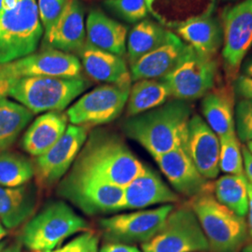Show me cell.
<instances>
[{
    "mask_svg": "<svg viewBox=\"0 0 252 252\" xmlns=\"http://www.w3.org/2000/svg\"><path fill=\"white\" fill-rule=\"evenodd\" d=\"M191 116L192 108L187 101L174 99L128 118L123 128L129 138L155 158L185 146Z\"/></svg>",
    "mask_w": 252,
    "mask_h": 252,
    "instance_id": "6da1fadb",
    "label": "cell"
},
{
    "mask_svg": "<svg viewBox=\"0 0 252 252\" xmlns=\"http://www.w3.org/2000/svg\"><path fill=\"white\" fill-rule=\"evenodd\" d=\"M84 144L74 168L93 173L124 189L145 170L144 164L116 135L94 132Z\"/></svg>",
    "mask_w": 252,
    "mask_h": 252,
    "instance_id": "7a4b0ae2",
    "label": "cell"
},
{
    "mask_svg": "<svg viewBox=\"0 0 252 252\" xmlns=\"http://www.w3.org/2000/svg\"><path fill=\"white\" fill-rule=\"evenodd\" d=\"M42 33L36 0H5L0 10V64L33 54Z\"/></svg>",
    "mask_w": 252,
    "mask_h": 252,
    "instance_id": "3957f363",
    "label": "cell"
},
{
    "mask_svg": "<svg viewBox=\"0 0 252 252\" xmlns=\"http://www.w3.org/2000/svg\"><path fill=\"white\" fill-rule=\"evenodd\" d=\"M198 219L212 252H239L248 239V225L242 217L221 205L213 192L192 197L189 205Z\"/></svg>",
    "mask_w": 252,
    "mask_h": 252,
    "instance_id": "277c9868",
    "label": "cell"
},
{
    "mask_svg": "<svg viewBox=\"0 0 252 252\" xmlns=\"http://www.w3.org/2000/svg\"><path fill=\"white\" fill-rule=\"evenodd\" d=\"M89 230L88 222L67 204L53 201L27 222L21 242L33 252H51L69 236Z\"/></svg>",
    "mask_w": 252,
    "mask_h": 252,
    "instance_id": "5b68a950",
    "label": "cell"
},
{
    "mask_svg": "<svg viewBox=\"0 0 252 252\" xmlns=\"http://www.w3.org/2000/svg\"><path fill=\"white\" fill-rule=\"evenodd\" d=\"M89 86L90 82L81 76L77 78L27 77L15 82L9 92V96L34 114L60 111Z\"/></svg>",
    "mask_w": 252,
    "mask_h": 252,
    "instance_id": "8992f818",
    "label": "cell"
},
{
    "mask_svg": "<svg viewBox=\"0 0 252 252\" xmlns=\"http://www.w3.org/2000/svg\"><path fill=\"white\" fill-rule=\"evenodd\" d=\"M58 192L88 215L123 210L125 189L90 172L73 167L60 183Z\"/></svg>",
    "mask_w": 252,
    "mask_h": 252,
    "instance_id": "52a82bcc",
    "label": "cell"
},
{
    "mask_svg": "<svg viewBox=\"0 0 252 252\" xmlns=\"http://www.w3.org/2000/svg\"><path fill=\"white\" fill-rule=\"evenodd\" d=\"M141 248L143 252H205L209 245L191 207L183 206L173 208L162 228Z\"/></svg>",
    "mask_w": 252,
    "mask_h": 252,
    "instance_id": "ba28073f",
    "label": "cell"
},
{
    "mask_svg": "<svg viewBox=\"0 0 252 252\" xmlns=\"http://www.w3.org/2000/svg\"><path fill=\"white\" fill-rule=\"evenodd\" d=\"M222 59L228 82L234 81L252 46V0L226 8L222 14Z\"/></svg>",
    "mask_w": 252,
    "mask_h": 252,
    "instance_id": "9c48e42d",
    "label": "cell"
},
{
    "mask_svg": "<svg viewBox=\"0 0 252 252\" xmlns=\"http://www.w3.org/2000/svg\"><path fill=\"white\" fill-rule=\"evenodd\" d=\"M131 85L105 84L84 94L66 111L74 126H100L117 119L127 104Z\"/></svg>",
    "mask_w": 252,
    "mask_h": 252,
    "instance_id": "30bf717a",
    "label": "cell"
},
{
    "mask_svg": "<svg viewBox=\"0 0 252 252\" xmlns=\"http://www.w3.org/2000/svg\"><path fill=\"white\" fill-rule=\"evenodd\" d=\"M219 62L216 57L205 56L192 51L188 57L167 76L164 81L171 97L182 101L203 98L216 86Z\"/></svg>",
    "mask_w": 252,
    "mask_h": 252,
    "instance_id": "8fae6325",
    "label": "cell"
},
{
    "mask_svg": "<svg viewBox=\"0 0 252 252\" xmlns=\"http://www.w3.org/2000/svg\"><path fill=\"white\" fill-rule=\"evenodd\" d=\"M172 205L101 219L98 222L108 242L132 245L152 239L173 210Z\"/></svg>",
    "mask_w": 252,
    "mask_h": 252,
    "instance_id": "7c38bea8",
    "label": "cell"
},
{
    "mask_svg": "<svg viewBox=\"0 0 252 252\" xmlns=\"http://www.w3.org/2000/svg\"><path fill=\"white\" fill-rule=\"evenodd\" d=\"M81 63L71 54L50 50L32 54L10 63L0 64V75L19 80L27 77H81Z\"/></svg>",
    "mask_w": 252,
    "mask_h": 252,
    "instance_id": "4fadbf2b",
    "label": "cell"
},
{
    "mask_svg": "<svg viewBox=\"0 0 252 252\" xmlns=\"http://www.w3.org/2000/svg\"><path fill=\"white\" fill-rule=\"evenodd\" d=\"M86 139L87 131L84 127L70 125L48 152L37 157L35 175L40 187H52L63 177L77 158Z\"/></svg>",
    "mask_w": 252,
    "mask_h": 252,
    "instance_id": "5bb4252c",
    "label": "cell"
},
{
    "mask_svg": "<svg viewBox=\"0 0 252 252\" xmlns=\"http://www.w3.org/2000/svg\"><path fill=\"white\" fill-rule=\"evenodd\" d=\"M154 160L172 187L180 194L192 198L204 192L214 191V184L202 176L184 147L157 156Z\"/></svg>",
    "mask_w": 252,
    "mask_h": 252,
    "instance_id": "9a60e30c",
    "label": "cell"
},
{
    "mask_svg": "<svg viewBox=\"0 0 252 252\" xmlns=\"http://www.w3.org/2000/svg\"><path fill=\"white\" fill-rule=\"evenodd\" d=\"M220 137L197 114L189 120L185 151L198 171L207 180H215L220 173Z\"/></svg>",
    "mask_w": 252,
    "mask_h": 252,
    "instance_id": "2e32d148",
    "label": "cell"
},
{
    "mask_svg": "<svg viewBox=\"0 0 252 252\" xmlns=\"http://www.w3.org/2000/svg\"><path fill=\"white\" fill-rule=\"evenodd\" d=\"M180 38L199 54L216 57L222 46V26L212 9L173 25Z\"/></svg>",
    "mask_w": 252,
    "mask_h": 252,
    "instance_id": "e0dca14e",
    "label": "cell"
},
{
    "mask_svg": "<svg viewBox=\"0 0 252 252\" xmlns=\"http://www.w3.org/2000/svg\"><path fill=\"white\" fill-rule=\"evenodd\" d=\"M192 51L191 47L184 43L178 36L171 42L146 54L131 64L132 81L164 78L185 60Z\"/></svg>",
    "mask_w": 252,
    "mask_h": 252,
    "instance_id": "ac0fdd59",
    "label": "cell"
},
{
    "mask_svg": "<svg viewBox=\"0 0 252 252\" xmlns=\"http://www.w3.org/2000/svg\"><path fill=\"white\" fill-rule=\"evenodd\" d=\"M84 9L80 0H69L60 18L45 34L47 45L69 54L81 52L85 45Z\"/></svg>",
    "mask_w": 252,
    "mask_h": 252,
    "instance_id": "d6986e66",
    "label": "cell"
},
{
    "mask_svg": "<svg viewBox=\"0 0 252 252\" xmlns=\"http://www.w3.org/2000/svg\"><path fill=\"white\" fill-rule=\"evenodd\" d=\"M178 201V194L167 186L159 174L146 166L143 173L125 188L123 210L142 209Z\"/></svg>",
    "mask_w": 252,
    "mask_h": 252,
    "instance_id": "ffe728a7",
    "label": "cell"
},
{
    "mask_svg": "<svg viewBox=\"0 0 252 252\" xmlns=\"http://www.w3.org/2000/svg\"><path fill=\"white\" fill-rule=\"evenodd\" d=\"M234 98V86L230 82L215 86L202 98L204 120L220 138L236 134Z\"/></svg>",
    "mask_w": 252,
    "mask_h": 252,
    "instance_id": "44dd1931",
    "label": "cell"
},
{
    "mask_svg": "<svg viewBox=\"0 0 252 252\" xmlns=\"http://www.w3.org/2000/svg\"><path fill=\"white\" fill-rule=\"evenodd\" d=\"M80 54L82 66L93 80L108 84L131 85L130 70L121 56L102 51L88 43H85Z\"/></svg>",
    "mask_w": 252,
    "mask_h": 252,
    "instance_id": "7402d4cb",
    "label": "cell"
},
{
    "mask_svg": "<svg viewBox=\"0 0 252 252\" xmlns=\"http://www.w3.org/2000/svg\"><path fill=\"white\" fill-rule=\"evenodd\" d=\"M127 27L99 10H92L86 22L87 43L99 50L124 55L126 52Z\"/></svg>",
    "mask_w": 252,
    "mask_h": 252,
    "instance_id": "603a6c76",
    "label": "cell"
},
{
    "mask_svg": "<svg viewBox=\"0 0 252 252\" xmlns=\"http://www.w3.org/2000/svg\"><path fill=\"white\" fill-rule=\"evenodd\" d=\"M66 126V115L58 111H50L36 118L23 137L24 150L32 156L44 154L62 137Z\"/></svg>",
    "mask_w": 252,
    "mask_h": 252,
    "instance_id": "cb8c5ba5",
    "label": "cell"
},
{
    "mask_svg": "<svg viewBox=\"0 0 252 252\" xmlns=\"http://www.w3.org/2000/svg\"><path fill=\"white\" fill-rule=\"evenodd\" d=\"M37 204L33 185L9 188L0 186V220L8 229H14L33 215Z\"/></svg>",
    "mask_w": 252,
    "mask_h": 252,
    "instance_id": "d4e9b609",
    "label": "cell"
},
{
    "mask_svg": "<svg viewBox=\"0 0 252 252\" xmlns=\"http://www.w3.org/2000/svg\"><path fill=\"white\" fill-rule=\"evenodd\" d=\"M177 37L171 31L150 20L138 23L127 36V56L130 65Z\"/></svg>",
    "mask_w": 252,
    "mask_h": 252,
    "instance_id": "484cf974",
    "label": "cell"
},
{
    "mask_svg": "<svg viewBox=\"0 0 252 252\" xmlns=\"http://www.w3.org/2000/svg\"><path fill=\"white\" fill-rule=\"evenodd\" d=\"M171 97L167 84L162 80H141L131 86L127 100L128 118L158 108Z\"/></svg>",
    "mask_w": 252,
    "mask_h": 252,
    "instance_id": "4316f807",
    "label": "cell"
},
{
    "mask_svg": "<svg viewBox=\"0 0 252 252\" xmlns=\"http://www.w3.org/2000/svg\"><path fill=\"white\" fill-rule=\"evenodd\" d=\"M248 180L245 176L224 175L214 183V196L236 215L245 218L249 211Z\"/></svg>",
    "mask_w": 252,
    "mask_h": 252,
    "instance_id": "83f0119b",
    "label": "cell"
},
{
    "mask_svg": "<svg viewBox=\"0 0 252 252\" xmlns=\"http://www.w3.org/2000/svg\"><path fill=\"white\" fill-rule=\"evenodd\" d=\"M33 118L23 105L0 98V153L9 149Z\"/></svg>",
    "mask_w": 252,
    "mask_h": 252,
    "instance_id": "f1b7e54d",
    "label": "cell"
},
{
    "mask_svg": "<svg viewBox=\"0 0 252 252\" xmlns=\"http://www.w3.org/2000/svg\"><path fill=\"white\" fill-rule=\"evenodd\" d=\"M35 175V166L23 155L0 153V186L15 188L25 185Z\"/></svg>",
    "mask_w": 252,
    "mask_h": 252,
    "instance_id": "f546056e",
    "label": "cell"
},
{
    "mask_svg": "<svg viewBox=\"0 0 252 252\" xmlns=\"http://www.w3.org/2000/svg\"><path fill=\"white\" fill-rule=\"evenodd\" d=\"M220 171L226 175H244L242 146L236 134L220 138Z\"/></svg>",
    "mask_w": 252,
    "mask_h": 252,
    "instance_id": "4dcf8cb0",
    "label": "cell"
},
{
    "mask_svg": "<svg viewBox=\"0 0 252 252\" xmlns=\"http://www.w3.org/2000/svg\"><path fill=\"white\" fill-rule=\"evenodd\" d=\"M105 5L129 23L141 21L149 13L146 0H105Z\"/></svg>",
    "mask_w": 252,
    "mask_h": 252,
    "instance_id": "1f68e13d",
    "label": "cell"
},
{
    "mask_svg": "<svg viewBox=\"0 0 252 252\" xmlns=\"http://www.w3.org/2000/svg\"><path fill=\"white\" fill-rule=\"evenodd\" d=\"M235 133L243 143L252 141V101L241 99L235 106Z\"/></svg>",
    "mask_w": 252,
    "mask_h": 252,
    "instance_id": "d6a6232c",
    "label": "cell"
},
{
    "mask_svg": "<svg viewBox=\"0 0 252 252\" xmlns=\"http://www.w3.org/2000/svg\"><path fill=\"white\" fill-rule=\"evenodd\" d=\"M69 0H36L39 18L45 34L60 18Z\"/></svg>",
    "mask_w": 252,
    "mask_h": 252,
    "instance_id": "836d02e7",
    "label": "cell"
},
{
    "mask_svg": "<svg viewBox=\"0 0 252 252\" xmlns=\"http://www.w3.org/2000/svg\"><path fill=\"white\" fill-rule=\"evenodd\" d=\"M51 252H99V238L89 230Z\"/></svg>",
    "mask_w": 252,
    "mask_h": 252,
    "instance_id": "e575fe53",
    "label": "cell"
},
{
    "mask_svg": "<svg viewBox=\"0 0 252 252\" xmlns=\"http://www.w3.org/2000/svg\"><path fill=\"white\" fill-rule=\"evenodd\" d=\"M233 86L235 94H238L242 99L252 101V78L243 74L238 75L234 81Z\"/></svg>",
    "mask_w": 252,
    "mask_h": 252,
    "instance_id": "d590c367",
    "label": "cell"
},
{
    "mask_svg": "<svg viewBox=\"0 0 252 252\" xmlns=\"http://www.w3.org/2000/svg\"><path fill=\"white\" fill-rule=\"evenodd\" d=\"M99 252H141L135 246L123 243H112L108 242L105 244Z\"/></svg>",
    "mask_w": 252,
    "mask_h": 252,
    "instance_id": "8d00e7d4",
    "label": "cell"
},
{
    "mask_svg": "<svg viewBox=\"0 0 252 252\" xmlns=\"http://www.w3.org/2000/svg\"><path fill=\"white\" fill-rule=\"evenodd\" d=\"M242 154L244 161V176L248 182L252 185V154L246 148L242 146Z\"/></svg>",
    "mask_w": 252,
    "mask_h": 252,
    "instance_id": "74e56055",
    "label": "cell"
},
{
    "mask_svg": "<svg viewBox=\"0 0 252 252\" xmlns=\"http://www.w3.org/2000/svg\"><path fill=\"white\" fill-rule=\"evenodd\" d=\"M17 81L18 80L6 78L0 75V98H6L7 96H9V92Z\"/></svg>",
    "mask_w": 252,
    "mask_h": 252,
    "instance_id": "f35d334b",
    "label": "cell"
},
{
    "mask_svg": "<svg viewBox=\"0 0 252 252\" xmlns=\"http://www.w3.org/2000/svg\"><path fill=\"white\" fill-rule=\"evenodd\" d=\"M248 189H249V211H248V232L251 234L252 237V185L248 184Z\"/></svg>",
    "mask_w": 252,
    "mask_h": 252,
    "instance_id": "ab89813d",
    "label": "cell"
},
{
    "mask_svg": "<svg viewBox=\"0 0 252 252\" xmlns=\"http://www.w3.org/2000/svg\"><path fill=\"white\" fill-rule=\"evenodd\" d=\"M0 252H22V242L16 241L9 247L3 249Z\"/></svg>",
    "mask_w": 252,
    "mask_h": 252,
    "instance_id": "60d3db41",
    "label": "cell"
},
{
    "mask_svg": "<svg viewBox=\"0 0 252 252\" xmlns=\"http://www.w3.org/2000/svg\"><path fill=\"white\" fill-rule=\"evenodd\" d=\"M243 75L252 78V57L244 63Z\"/></svg>",
    "mask_w": 252,
    "mask_h": 252,
    "instance_id": "b9f144b4",
    "label": "cell"
},
{
    "mask_svg": "<svg viewBox=\"0 0 252 252\" xmlns=\"http://www.w3.org/2000/svg\"><path fill=\"white\" fill-rule=\"evenodd\" d=\"M154 2H155V0H146V4H147V7H148V9H149V12H151V13L153 14L159 21L162 22V19L161 18L159 15H157L156 12H155L154 9H153V3H154Z\"/></svg>",
    "mask_w": 252,
    "mask_h": 252,
    "instance_id": "7bdbcfd3",
    "label": "cell"
},
{
    "mask_svg": "<svg viewBox=\"0 0 252 252\" xmlns=\"http://www.w3.org/2000/svg\"><path fill=\"white\" fill-rule=\"evenodd\" d=\"M243 252H252V243L245 246L242 250Z\"/></svg>",
    "mask_w": 252,
    "mask_h": 252,
    "instance_id": "ee69618b",
    "label": "cell"
},
{
    "mask_svg": "<svg viewBox=\"0 0 252 252\" xmlns=\"http://www.w3.org/2000/svg\"><path fill=\"white\" fill-rule=\"evenodd\" d=\"M246 148L250 151V153L252 154V141H249V142H247V146H246Z\"/></svg>",
    "mask_w": 252,
    "mask_h": 252,
    "instance_id": "f6af8a7d",
    "label": "cell"
},
{
    "mask_svg": "<svg viewBox=\"0 0 252 252\" xmlns=\"http://www.w3.org/2000/svg\"><path fill=\"white\" fill-rule=\"evenodd\" d=\"M0 234H6V230L2 227V224H1V220H0Z\"/></svg>",
    "mask_w": 252,
    "mask_h": 252,
    "instance_id": "bcb514c9",
    "label": "cell"
},
{
    "mask_svg": "<svg viewBox=\"0 0 252 252\" xmlns=\"http://www.w3.org/2000/svg\"><path fill=\"white\" fill-rule=\"evenodd\" d=\"M4 1L5 0H0V10L3 8V4H4Z\"/></svg>",
    "mask_w": 252,
    "mask_h": 252,
    "instance_id": "7dc6e473",
    "label": "cell"
},
{
    "mask_svg": "<svg viewBox=\"0 0 252 252\" xmlns=\"http://www.w3.org/2000/svg\"><path fill=\"white\" fill-rule=\"evenodd\" d=\"M4 247H5V244H0V252L3 250Z\"/></svg>",
    "mask_w": 252,
    "mask_h": 252,
    "instance_id": "c3c4849f",
    "label": "cell"
},
{
    "mask_svg": "<svg viewBox=\"0 0 252 252\" xmlns=\"http://www.w3.org/2000/svg\"><path fill=\"white\" fill-rule=\"evenodd\" d=\"M4 236H5V234H0V240H1V239H2V238H3V237H4Z\"/></svg>",
    "mask_w": 252,
    "mask_h": 252,
    "instance_id": "681fc988",
    "label": "cell"
},
{
    "mask_svg": "<svg viewBox=\"0 0 252 252\" xmlns=\"http://www.w3.org/2000/svg\"></svg>",
    "mask_w": 252,
    "mask_h": 252,
    "instance_id": "f907efd6",
    "label": "cell"
}]
</instances>
